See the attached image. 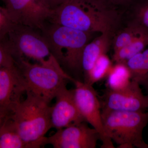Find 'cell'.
Here are the masks:
<instances>
[{
  "label": "cell",
  "mask_w": 148,
  "mask_h": 148,
  "mask_svg": "<svg viewBox=\"0 0 148 148\" xmlns=\"http://www.w3.org/2000/svg\"><path fill=\"white\" fill-rule=\"evenodd\" d=\"M101 111L105 132L118 148H148L143 135L148 123V112Z\"/></svg>",
  "instance_id": "cell-5"
},
{
  "label": "cell",
  "mask_w": 148,
  "mask_h": 148,
  "mask_svg": "<svg viewBox=\"0 0 148 148\" xmlns=\"http://www.w3.org/2000/svg\"><path fill=\"white\" fill-rule=\"evenodd\" d=\"M55 104L51 107L50 119L51 127L58 130L73 125L86 122L77 106L74 90H69L64 86L58 91Z\"/></svg>",
  "instance_id": "cell-12"
},
{
  "label": "cell",
  "mask_w": 148,
  "mask_h": 148,
  "mask_svg": "<svg viewBox=\"0 0 148 148\" xmlns=\"http://www.w3.org/2000/svg\"><path fill=\"white\" fill-rule=\"evenodd\" d=\"M148 46V32L144 30L132 42L114 52L113 61L115 63L126 64L130 58L143 51Z\"/></svg>",
  "instance_id": "cell-14"
},
{
  "label": "cell",
  "mask_w": 148,
  "mask_h": 148,
  "mask_svg": "<svg viewBox=\"0 0 148 148\" xmlns=\"http://www.w3.org/2000/svg\"><path fill=\"white\" fill-rule=\"evenodd\" d=\"M11 116L0 130V148H29L18 133Z\"/></svg>",
  "instance_id": "cell-16"
},
{
  "label": "cell",
  "mask_w": 148,
  "mask_h": 148,
  "mask_svg": "<svg viewBox=\"0 0 148 148\" xmlns=\"http://www.w3.org/2000/svg\"><path fill=\"white\" fill-rule=\"evenodd\" d=\"M143 86L145 88V89H146V91H147V95H146V96H147V98L148 100V82L147 83V84H145Z\"/></svg>",
  "instance_id": "cell-26"
},
{
  "label": "cell",
  "mask_w": 148,
  "mask_h": 148,
  "mask_svg": "<svg viewBox=\"0 0 148 148\" xmlns=\"http://www.w3.org/2000/svg\"><path fill=\"white\" fill-rule=\"evenodd\" d=\"M40 31L47 41L51 54L64 71H67V73L69 72L74 75L82 73L83 52L85 47L90 42L92 34L49 21L46 22Z\"/></svg>",
  "instance_id": "cell-2"
},
{
  "label": "cell",
  "mask_w": 148,
  "mask_h": 148,
  "mask_svg": "<svg viewBox=\"0 0 148 148\" xmlns=\"http://www.w3.org/2000/svg\"><path fill=\"white\" fill-rule=\"evenodd\" d=\"M127 10L130 14L128 23L148 32V0H135Z\"/></svg>",
  "instance_id": "cell-18"
},
{
  "label": "cell",
  "mask_w": 148,
  "mask_h": 148,
  "mask_svg": "<svg viewBox=\"0 0 148 148\" xmlns=\"http://www.w3.org/2000/svg\"><path fill=\"white\" fill-rule=\"evenodd\" d=\"M107 79V88L113 90L124 88L132 81L129 69L123 63H115L113 65Z\"/></svg>",
  "instance_id": "cell-17"
},
{
  "label": "cell",
  "mask_w": 148,
  "mask_h": 148,
  "mask_svg": "<svg viewBox=\"0 0 148 148\" xmlns=\"http://www.w3.org/2000/svg\"><path fill=\"white\" fill-rule=\"evenodd\" d=\"M74 98L80 113L87 122L99 133L101 148H115L112 141L106 134L103 126L101 102L92 86L74 79Z\"/></svg>",
  "instance_id": "cell-7"
},
{
  "label": "cell",
  "mask_w": 148,
  "mask_h": 148,
  "mask_svg": "<svg viewBox=\"0 0 148 148\" xmlns=\"http://www.w3.org/2000/svg\"><path fill=\"white\" fill-rule=\"evenodd\" d=\"M109 5L118 9L127 10L135 0H103Z\"/></svg>",
  "instance_id": "cell-23"
},
{
  "label": "cell",
  "mask_w": 148,
  "mask_h": 148,
  "mask_svg": "<svg viewBox=\"0 0 148 148\" xmlns=\"http://www.w3.org/2000/svg\"><path fill=\"white\" fill-rule=\"evenodd\" d=\"M112 38L109 34H102L85 47L82 59V69L84 79L99 57L108 52L112 45Z\"/></svg>",
  "instance_id": "cell-13"
},
{
  "label": "cell",
  "mask_w": 148,
  "mask_h": 148,
  "mask_svg": "<svg viewBox=\"0 0 148 148\" xmlns=\"http://www.w3.org/2000/svg\"><path fill=\"white\" fill-rule=\"evenodd\" d=\"M14 61L6 38L0 40V68Z\"/></svg>",
  "instance_id": "cell-22"
},
{
  "label": "cell",
  "mask_w": 148,
  "mask_h": 148,
  "mask_svg": "<svg viewBox=\"0 0 148 148\" xmlns=\"http://www.w3.org/2000/svg\"><path fill=\"white\" fill-rule=\"evenodd\" d=\"M26 94V98L16 105L11 117L29 148H40L45 146V135L52 128L51 107L31 91L27 90Z\"/></svg>",
  "instance_id": "cell-3"
},
{
  "label": "cell",
  "mask_w": 148,
  "mask_h": 148,
  "mask_svg": "<svg viewBox=\"0 0 148 148\" xmlns=\"http://www.w3.org/2000/svg\"><path fill=\"white\" fill-rule=\"evenodd\" d=\"M14 24L5 8L0 6V40L6 38Z\"/></svg>",
  "instance_id": "cell-21"
},
{
  "label": "cell",
  "mask_w": 148,
  "mask_h": 148,
  "mask_svg": "<svg viewBox=\"0 0 148 148\" xmlns=\"http://www.w3.org/2000/svg\"><path fill=\"white\" fill-rule=\"evenodd\" d=\"M14 61L24 77L27 90L49 104L66 85L67 81L73 82L74 79L64 71L52 54L41 63L32 64L22 58Z\"/></svg>",
  "instance_id": "cell-4"
},
{
  "label": "cell",
  "mask_w": 148,
  "mask_h": 148,
  "mask_svg": "<svg viewBox=\"0 0 148 148\" xmlns=\"http://www.w3.org/2000/svg\"><path fill=\"white\" fill-rule=\"evenodd\" d=\"M101 109L112 110L145 112L148 110V100L140 85L134 81L120 90L107 89L101 97Z\"/></svg>",
  "instance_id": "cell-8"
},
{
  "label": "cell",
  "mask_w": 148,
  "mask_h": 148,
  "mask_svg": "<svg viewBox=\"0 0 148 148\" xmlns=\"http://www.w3.org/2000/svg\"><path fill=\"white\" fill-rule=\"evenodd\" d=\"M119 10L103 0H66L51 10L48 21L93 34L99 32L113 37L121 21Z\"/></svg>",
  "instance_id": "cell-1"
},
{
  "label": "cell",
  "mask_w": 148,
  "mask_h": 148,
  "mask_svg": "<svg viewBox=\"0 0 148 148\" xmlns=\"http://www.w3.org/2000/svg\"><path fill=\"white\" fill-rule=\"evenodd\" d=\"M145 29L137 25L128 23L127 27L119 30L112 39L114 52L119 50L132 42Z\"/></svg>",
  "instance_id": "cell-20"
},
{
  "label": "cell",
  "mask_w": 148,
  "mask_h": 148,
  "mask_svg": "<svg viewBox=\"0 0 148 148\" xmlns=\"http://www.w3.org/2000/svg\"><path fill=\"white\" fill-rule=\"evenodd\" d=\"M113 65L107 53L102 54L95 62L84 82L93 86L95 83L107 78Z\"/></svg>",
  "instance_id": "cell-19"
},
{
  "label": "cell",
  "mask_w": 148,
  "mask_h": 148,
  "mask_svg": "<svg viewBox=\"0 0 148 148\" xmlns=\"http://www.w3.org/2000/svg\"><path fill=\"white\" fill-rule=\"evenodd\" d=\"M12 111L0 106V130L8 118L11 115Z\"/></svg>",
  "instance_id": "cell-24"
},
{
  "label": "cell",
  "mask_w": 148,
  "mask_h": 148,
  "mask_svg": "<svg viewBox=\"0 0 148 148\" xmlns=\"http://www.w3.org/2000/svg\"><path fill=\"white\" fill-rule=\"evenodd\" d=\"M6 39L14 60L25 57L41 63L52 54L40 30L33 27L15 23Z\"/></svg>",
  "instance_id": "cell-6"
},
{
  "label": "cell",
  "mask_w": 148,
  "mask_h": 148,
  "mask_svg": "<svg viewBox=\"0 0 148 148\" xmlns=\"http://www.w3.org/2000/svg\"><path fill=\"white\" fill-rule=\"evenodd\" d=\"M131 80L143 86L148 82V48L138 53L126 62Z\"/></svg>",
  "instance_id": "cell-15"
},
{
  "label": "cell",
  "mask_w": 148,
  "mask_h": 148,
  "mask_svg": "<svg viewBox=\"0 0 148 148\" xmlns=\"http://www.w3.org/2000/svg\"><path fill=\"white\" fill-rule=\"evenodd\" d=\"M86 122L73 125L58 130L53 135L45 138V145L49 144L54 148H95L99 133Z\"/></svg>",
  "instance_id": "cell-9"
},
{
  "label": "cell",
  "mask_w": 148,
  "mask_h": 148,
  "mask_svg": "<svg viewBox=\"0 0 148 148\" xmlns=\"http://www.w3.org/2000/svg\"><path fill=\"white\" fill-rule=\"evenodd\" d=\"M12 21L41 30L51 10L40 0H2Z\"/></svg>",
  "instance_id": "cell-10"
},
{
  "label": "cell",
  "mask_w": 148,
  "mask_h": 148,
  "mask_svg": "<svg viewBox=\"0 0 148 148\" xmlns=\"http://www.w3.org/2000/svg\"><path fill=\"white\" fill-rule=\"evenodd\" d=\"M43 3L51 10L57 8L66 0H40Z\"/></svg>",
  "instance_id": "cell-25"
},
{
  "label": "cell",
  "mask_w": 148,
  "mask_h": 148,
  "mask_svg": "<svg viewBox=\"0 0 148 148\" xmlns=\"http://www.w3.org/2000/svg\"><path fill=\"white\" fill-rule=\"evenodd\" d=\"M27 91L21 71L12 63L0 68V106L13 110Z\"/></svg>",
  "instance_id": "cell-11"
}]
</instances>
